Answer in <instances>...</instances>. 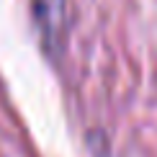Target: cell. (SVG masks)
Masks as SVG:
<instances>
[{"label":"cell","instance_id":"obj_1","mask_svg":"<svg viewBox=\"0 0 157 157\" xmlns=\"http://www.w3.org/2000/svg\"><path fill=\"white\" fill-rule=\"evenodd\" d=\"M31 5L47 47L57 49L64 31V0H31Z\"/></svg>","mask_w":157,"mask_h":157}]
</instances>
